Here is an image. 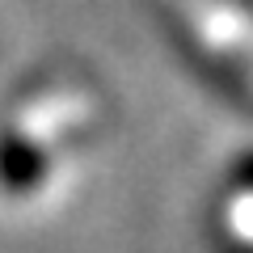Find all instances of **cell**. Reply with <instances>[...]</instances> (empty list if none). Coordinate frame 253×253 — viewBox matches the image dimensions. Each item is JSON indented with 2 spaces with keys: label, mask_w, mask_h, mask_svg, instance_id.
<instances>
[{
  "label": "cell",
  "mask_w": 253,
  "mask_h": 253,
  "mask_svg": "<svg viewBox=\"0 0 253 253\" xmlns=\"http://www.w3.org/2000/svg\"><path fill=\"white\" fill-rule=\"evenodd\" d=\"M42 173H46V161L34 156V148L0 144V181H4V190H34Z\"/></svg>",
  "instance_id": "1"
}]
</instances>
